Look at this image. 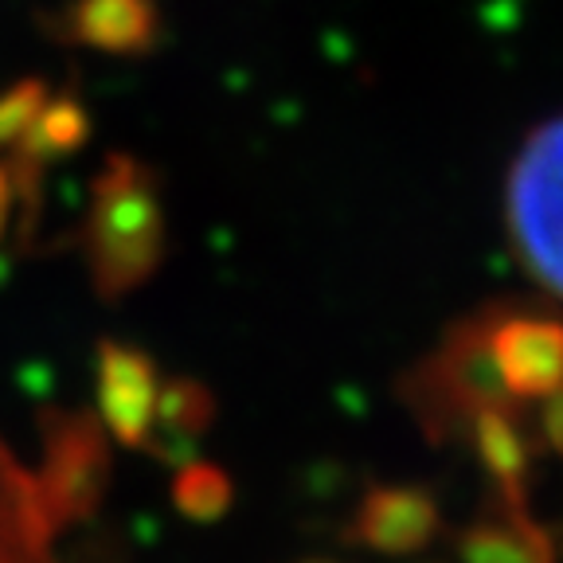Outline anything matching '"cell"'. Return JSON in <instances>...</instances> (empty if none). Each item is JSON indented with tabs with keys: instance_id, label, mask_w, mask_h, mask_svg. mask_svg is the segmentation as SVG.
I'll return each mask as SVG.
<instances>
[{
	"instance_id": "cell-1",
	"label": "cell",
	"mask_w": 563,
	"mask_h": 563,
	"mask_svg": "<svg viewBox=\"0 0 563 563\" xmlns=\"http://www.w3.org/2000/svg\"><path fill=\"white\" fill-rule=\"evenodd\" d=\"M165 246L157 188L133 165H114L98 180L87 220V258L102 294H125L157 271Z\"/></svg>"
},
{
	"instance_id": "cell-2",
	"label": "cell",
	"mask_w": 563,
	"mask_h": 563,
	"mask_svg": "<svg viewBox=\"0 0 563 563\" xmlns=\"http://www.w3.org/2000/svg\"><path fill=\"white\" fill-rule=\"evenodd\" d=\"M505 216L528 274L563 298V118L528 133L509 168Z\"/></svg>"
},
{
	"instance_id": "cell-3",
	"label": "cell",
	"mask_w": 563,
	"mask_h": 563,
	"mask_svg": "<svg viewBox=\"0 0 563 563\" xmlns=\"http://www.w3.org/2000/svg\"><path fill=\"white\" fill-rule=\"evenodd\" d=\"M485 352L505 399H552L563 391V325L552 317H505L485 329Z\"/></svg>"
},
{
	"instance_id": "cell-4",
	"label": "cell",
	"mask_w": 563,
	"mask_h": 563,
	"mask_svg": "<svg viewBox=\"0 0 563 563\" xmlns=\"http://www.w3.org/2000/svg\"><path fill=\"white\" fill-rule=\"evenodd\" d=\"M161 387L165 384L157 379V368L145 352L125 349V344H106L98 352V407H102L106 427L125 446L150 442Z\"/></svg>"
},
{
	"instance_id": "cell-5",
	"label": "cell",
	"mask_w": 563,
	"mask_h": 563,
	"mask_svg": "<svg viewBox=\"0 0 563 563\" xmlns=\"http://www.w3.org/2000/svg\"><path fill=\"white\" fill-rule=\"evenodd\" d=\"M106 482V450L98 431L82 419H67L63 431L47 442V474H44V501L67 517H82L98 501V489Z\"/></svg>"
},
{
	"instance_id": "cell-6",
	"label": "cell",
	"mask_w": 563,
	"mask_h": 563,
	"mask_svg": "<svg viewBox=\"0 0 563 563\" xmlns=\"http://www.w3.org/2000/svg\"><path fill=\"white\" fill-rule=\"evenodd\" d=\"M439 509L422 489H376L356 517V537L379 552H415L434 537Z\"/></svg>"
},
{
	"instance_id": "cell-7",
	"label": "cell",
	"mask_w": 563,
	"mask_h": 563,
	"mask_svg": "<svg viewBox=\"0 0 563 563\" xmlns=\"http://www.w3.org/2000/svg\"><path fill=\"white\" fill-rule=\"evenodd\" d=\"M466 563H552V544L520 509L477 525L462 544Z\"/></svg>"
},
{
	"instance_id": "cell-8",
	"label": "cell",
	"mask_w": 563,
	"mask_h": 563,
	"mask_svg": "<svg viewBox=\"0 0 563 563\" xmlns=\"http://www.w3.org/2000/svg\"><path fill=\"white\" fill-rule=\"evenodd\" d=\"M211 419V399L203 396L200 387L188 384V379H176V384L161 387L157 399V419H153L150 442L157 454L173 457L176 450H185L196 434L203 431V422Z\"/></svg>"
},
{
	"instance_id": "cell-9",
	"label": "cell",
	"mask_w": 563,
	"mask_h": 563,
	"mask_svg": "<svg viewBox=\"0 0 563 563\" xmlns=\"http://www.w3.org/2000/svg\"><path fill=\"white\" fill-rule=\"evenodd\" d=\"M474 434H477V454L489 466V474L501 482V489H509L517 497V485L528 470V442L517 431V422L505 411H497V407H485V411H477Z\"/></svg>"
},
{
	"instance_id": "cell-10",
	"label": "cell",
	"mask_w": 563,
	"mask_h": 563,
	"mask_svg": "<svg viewBox=\"0 0 563 563\" xmlns=\"http://www.w3.org/2000/svg\"><path fill=\"white\" fill-rule=\"evenodd\" d=\"M176 501H180V509H185L188 517L211 520V517H220V512L228 509L231 485H228V477H223L220 470L185 466V474H180V482H176Z\"/></svg>"
},
{
	"instance_id": "cell-11",
	"label": "cell",
	"mask_w": 563,
	"mask_h": 563,
	"mask_svg": "<svg viewBox=\"0 0 563 563\" xmlns=\"http://www.w3.org/2000/svg\"><path fill=\"white\" fill-rule=\"evenodd\" d=\"M544 439L552 442L555 450H563V391H555L544 407Z\"/></svg>"
},
{
	"instance_id": "cell-12",
	"label": "cell",
	"mask_w": 563,
	"mask_h": 563,
	"mask_svg": "<svg viewBox=\"0 0 563 563\" xmlns=\"http://www.w3.org/2000/svg\"><path fill=\"white\" fill-rule=\"evenodd\" d=\"M4 223H9V185L0 176V235H4Z\"/></svg>"
}]
</instances>
